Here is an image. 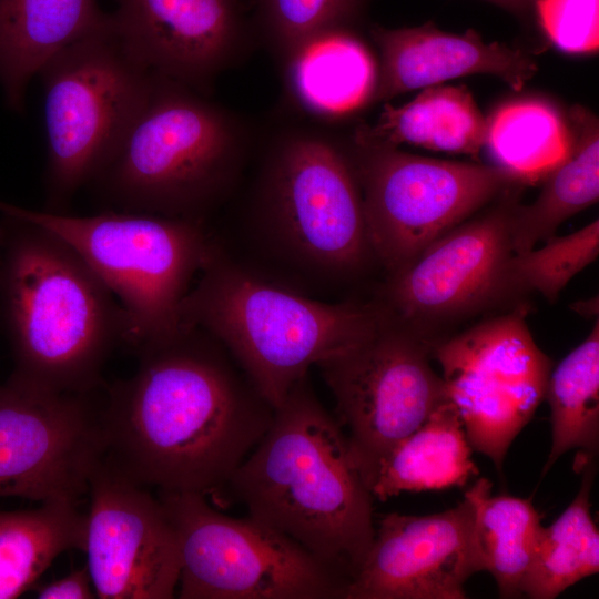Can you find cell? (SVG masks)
Segmentation results:
<instances>
[{"instance_id":"cell-27","label":"cell","mask_w":599,"mask_h":599,"mask_svg":"<svg viewBox=\"0 0 599 599\" xmlns=\"http://www.w3.org/2000/svg\"><path fill=\"white\" fill-rule=\"evenodd\" d=\"M582 483L573 501L548 527L540 528L524 578L522 595L554 599L599 570V532L591 518L589 494L593 461L581 466Z\"/></svg>"},{"instance_id":"cell-16","label":"cell","mask_w":599,"mask_h":599,"mask_svg":"<svg viewBox=\"0 0 599 599\" xmlns=\"http://www.w3.org/2000/svg\"><path fill=\"white\" fill-rule=\"evenodd\" d=\"M111 26L152 74L209 94L245 57L255 33L241 0H115Z\"/></svg>"},{"instance_id":"cell-7","label":"cell","mask_w":599,"mask_h":599,"mask_svg":"<svg viewBox=\"0 0 599 599\" xmlns=\"http://www.w3.org/2000/svg\"><path fill=\"white\" fill-rule=\"evenodd\" d=\"M0 212L51 231L84 260L120 303L123 345L136 354L183 327V300L217 243L203 220L111 210L72 216L1 201Z\"/></svg>"},{"instance_id":"cell-2","label":"cell","mask_w":599,"mask_h":599,"mask_svg":"<svg viewBox=\"0 0 599 599\" xmlns=\"http://www.w3.org/2000/svg\"><path fill=\"white\" fill-rule=\"evenodd\" d=\"M248 516L288 536L349 581L375 535L373 500L338 420L297 382L226 485Z\"/></svg>"},{"instance_id":"cell-22","label":"cell","mask_w":599,"mask_h":599,"mask_svg":"<svg viewBox=\"0 0 599 599\" xmlns=\"http://www.w3.org/2000/svg\"><path fill=\"white\" fill-rule=\"evenodd\" d=\"M571 133L566 158L541 181L537 199L517 203L510 219L512 253L534 248L555 235L569 217L595 204L599 196V122L588 109L568 113Z\"/></svg>"},{"instance_id":"cell-13","label":"cell","mask_w":599,"mask_h":599,"mask_svg":"<svg viewBox=\"0 0 599 599\" xmlns=\"http://www.w3.org/2000/svg\"><path fill=\"white\" fill-rule=\"evenodd\" d=\"M102 406L11 373L0 385V497L78 502L104 455Z\"/></svg>"},{"instance_id":"cell-8","label":"cell","mask_w":599,"mask_h":599,"mask_svg":"<svg viewBox=\"0 0 599 599\" xmlns=\"http://www.w3.org/2000/svg\"><path fill=\"white\" fill-rule=\"evenodd\" d=\"M44 95L45 210L67 213L143 109L154 74L106 23L53 55L38 73Z\"/></svg>"},{"instance_id":"cell-25","label":"cell","mask_w":599,"mask_h":599,"mask_svg":"<svg viewBox=\"0 0 599 599\" xmlns=\"http://www.w3.org/2000/svg\"><path fill=\"white\" fill-rule=\"evenodd\" d=\"M493 484L479 478L465 491L474 507V541L480 571L494 577L500 598H518L529 568L540 516L529 499L491 496Z\"/></svg>"},{"instance_id":"cell-33","label":"cell","mask_w":599,"mask_h":599,"mask_svg":"<svg viewBox=\"0 0 599 599\" xmlns=\"http://www.w3.org/2000/svg\"><path fill=\"white\" fill-rule=\"evenodd\" d=\"M517 14L527 16L534 8L535 0H485Z\"/></svg>"},{"instance_id":"cell-19","label":"cell","mask_w":599,"mask_h":599,"mask_svg":"<svg viewBox=\"0 0 599 599\" xmlns=\"http://www.w3.org/2000/svg\"><path fill=\"white\" fill-rule=\"evenodd\" d=\"M108 19L98 0H0V83L8 106L23 111L30 80Z\"/></svg>"},{"instance_id":"cell-29","label":"cell","mask_w":599,"mask_h":599,"mask_svg":"<svg viewBox=\"0 0 599 599\" xmlns=\"http://www.w3.org/2000/svg\"><path fill=\"white\" fill-rule=\"evenodd\" d=\"M364 0H253L255 38L282 71L315 38L352 28Z\"/></svg>"},{"instance_id":"cell-11","label":"cell","mask_w":599,"mask_h":599,"mask_svg":"<svg viewBox=\"0 0 599 599\" xmlns=\"http://www.w3.org/2000/svg\"><path fill=\"white\" fill-rule=\"evenodd\" d=\"M351 150L370 247L388 274L519 184L496 165L430 159L352 139Z\"/></svg>"},{"instance_id":"cell-4","label":"cell","mask_w":599,"mask_h":599,"mask_svg":"<svg viewBox=\"0 0 599 599\" xmlns=\"http://www.w3.org/2000/svg\"><path fill=\"white\" fill-rule=\"evenodd\" d=\"M255 140L235 112L154 74L143 109L88 186L106 210L204 221L234 190Z\"/></svg>"},{"instance_id":"cell-5","label":"cell","mask_w":599,"mask_h":599,"mask_svg":"<svg viewBox=\"0 0 599 599\" xmlns=\"http://www.w3.org/2000/svg\"><path fill=\"white\" fill-rule=\"evenodd\" d=\"M379 303H325L268 282L216 243L181 306L183 325L212 335L275 408L312 366L370 336Z\"/></svg>"},{"instance_id":"cell-12","label":"cell","mask_w":599,"mask_h":599,"mask_svg":"<svg viewBox=\"0 0 599 599\" xmlns=\"http://www.w3.org/2000/svg\"><path fill=\"white\" fill-rule=\"evenodd\" d=\"M527 307L436 339L432 357L441 367L470 447L501 471L509 446L545 399L550 358L526 323Z\"/></svg>"},{"instance_id":"cell-1","label":"cell","mask_w":599,"mask_h":599,"mask_svg":"<svg viewBox=\"0 0 599 599\" xmlns=\"http://www.w3.org/2000/svg\"><path fill=\"white\" fill-rule=\"evenodd\" d=\"M102 405L103 458L162 491L209 495L267 430L275 408L225 347L195 326L139 354Z\"/></svg>"},{"instance_id":"cell-18","label":"cell","mask_w":599,"mask_h":599,"mask_svg":"<svg viewBox=\"0 0 599 599\" xmlns=\"http://www.w3.org/2000/svg\"><path fill=\"white\" fill-rule=\"evenodd\" d=\"M370 35L380 60L375 102L478 73L498 77L511 89L521 90L538 68L522 49L486 43L474 30L454 34L433 23L400 29L375 26Z\"/></svg>"},{"instance_id":"cell-24","label":"cell","mask_w":599,"mask_h":599,"mask_svg":"<svg viewBox=\"0 0 599 599\" xmlns=\"http://www.w3.org/2000/svg\"><path fill=\"white\" fill-rule=\"evenodd\" d=\"M87 514L70 500L0 511V599L29 590L61 554L84 550Z\"/></svg>"},{"instance_id":"cell-31","label":"cell","mask_w":599,"mask_h":599,"mask_svg":"<svg viewBox=\"0 0 599 599\" xmlns=\"http://www.w3.org/2000/svg\"><path fill=\"white\" fill-rule=\"evenodd\" d=\"M540 28L558 49L595 53L599 48V0H535Z\"/></svg>"},{"instance_id":"cell-6","label":"cell","mask_w":599,"mask_h":599,"mask_svg":"<svg viewBox=\"0 0 599 599\" xmlns=\"http://www.w3.org/2000/svg\"><path fill=\"white\" fill-rule=\"evenodd\" d=\"M263 140L251 214L273 251L326 280L375 260L351 142L318 119L283 124Z\"/></svg>"},{"instance_id":"cell-21","label":"cell","mask_w":599,"mask_h":599,"mask_svg":"<svg viewBox=\"0 0 599 599\" xmlns=\"http://www.w3.org/2000/svg\"><path fill=\"white\" fill-rule=\"evenodd\" d=\"M486 129L487 119L466 87L433 85L403 105L386 103L373 125L354 129L352 141L392 148L410 144L477 158Z\"/></svg>"},{"instance_id":"cell-32","label":"cell","mask_w":599,"mask_h":599,"mask_svg":"<svg viewBox=\"0 0 599 599\" xmlns=\"http://www.w3.org/2000/svg\"><path fill=\"white\" fill-rule=\"evenodd\" d=\"M40 599H92L97 598L87 567L72 570L67 576L38 587Z\"/></svg>"},{"instance_id":"cell-17","label":"cell","mask_w":599,"mask_h":599,"mask_svg":"<svg viewBox=\"0 0 599 599\" xmlns=\"http://www.w3.org/2000/svg\"><path fill=\"white\" fill-rule=\"evenodd\" d=\"M477 571L474 507L464 496L438 514L384 515L345 599H464Z\"/></svg>"},{"instance_id":"cell-10","label":"cell","mask_w":599,"mask_h":599,"mask_svg":"<svg viewBox=\"0 0 599 599\" xmlns=\"http://www.w3.org/2000/svg\"><path fill=\"white\" fill-rule=\"evenodd\" d=\"M380 306L382 317L370 336L317 365L368 489L392 449L448 400L430 365L436 339Z\"/></svg>"},{"instance_id":"cell-26","label":"cell","mask_w":599,"mask_h":599,"mask_svg":"<svg viewBox=\"0 0 599 599\" xmlns=\"http://www.w3.org/2000/svg\"><path fill=\"white\" fill-rule=\"evenodd\" d=\"M568 121L550 103L518 99L487 119L485 145L496 166L520 185L540 183L568 154Z\"/></svg>"},{"instance_id":"cell-20","label":"cell","mask_w":599,"mask_h":599,"mask_svg":"<svg viewBox=\"0 0 599 599\" xmlns=\"http://www.w3.org/2000/svg\"><path fill=\"white\" fill-rule=\"evenodd\" d=\"M283 73L293 101L328 122L373 101L378 67L352 28H344L315 38Z\"/></svg>"},{"instance_id":"cell-14","label":"cell","mask_w":599,"mask_h":599,"mask_svg":"<svg viewBox=\"0 0 599 599\" xmlns=\"http://www.w3.org/2000/svg\"><path fill=\"white\" fill-rule=\"evenodd\" d=\"M517 186L505 190L488 211L450 229L389 274L379 302L384 308L425 335L426 326L504 300Z\"/></svg>"},{"instance_id":"cell-28","label":"cell","mask_w":599,"mask_h":599,"mask_svg":"<svg viewBox=\"0 0 599 599\" xmlns=\"http://www.w3.org/2000/svg\"><path fill=\"white\" fill-rule=\"evenodd\" d=\"M545 398L550 406L551 447L546 474L565 453L579 449L577 460L593 461L599 446V323L550 373Z\"/></svg>"},{"instance_id":"cell-15","label":"cell","mask_w":599,"mask_h":599,"mask_svg":"<svg viewBox=\"0 0 599 599\" xmlns=\"http://www.w3.org/2000/svg\"><path fill=\"white\" fill-rule=\"evenodd\" d=\"M104 458L89 483L84 550L97 598L170 599L181 557L175 529L159 498Z\"/></svg>"},{"instance_id":"cell-34","label":"cell","mask_w":599,"mask_h":599,"mask_svg":"<svg viewBox=\"0 0 599 599\" xmlns=\"http://www.w3.org/2000/svg\"><path fill=\"white\" fill-rule=\"evenodd\" d=\"M4 232H6V229H4L3 220H1L0 221V251H1L3 240H4Z\"/></svg>"},{"instance_id":"cell-30","label":"cell","mask_w":599,"mask_h":599,"mask_svg":"<svg viewBox=\"0 0 599 599\" xmlns=\"http://www.w3.org/2000/svg\"><path fill=\"white\" fill-rule=\"evenodd\" d=\"M599 221L564 236H551L544 245L512 253L504 273V297L538 292L555 302L562 288L598 257Z\"/></svg>"},{"instance_id":"cell-9","label":"cell","mask_w":599,"mask_h":599,"mask_svg":"<svg viewBox=\"0 0 599 599\" xmlns=\"http://www.w3.org/2000/svg\"><path fill=\"white\" fill-rule=\"evenodd\" d=\"M177 536L181 599H345L349 580L302 545L196 493L159 490Z\"/></svg>"},{"instance_id":"cell-3","label":"cell","mask_w":599,"mask_h":599,"mask_svg":"<svg viewBox=\"0 0 599 599\" xmlns=\"http://www.w3.org/2000/svg\"><path fill=\"white\" fill-rule=\"evenodd\" d=\"M2 220L0 319L12 374L54 392H94L110 354L123 345L120 303L58 235L20 217Z\"/></svg>"},{"instance_id":"cell-23","label":"cell","mask_w":599,"mask_h":599,"mask_svg":"<svg viewBox=\"0 0 599 599\" xmlns=\"http://www.w3.org/2000/svg\"><path fill=\"white\" fill-rule=\"evenodd\" d=\"M471 450L460 415L448 399L383 459L369 491L386 500L403 491L464 486L479 473Z\"/></svg>"}]
</instances>
